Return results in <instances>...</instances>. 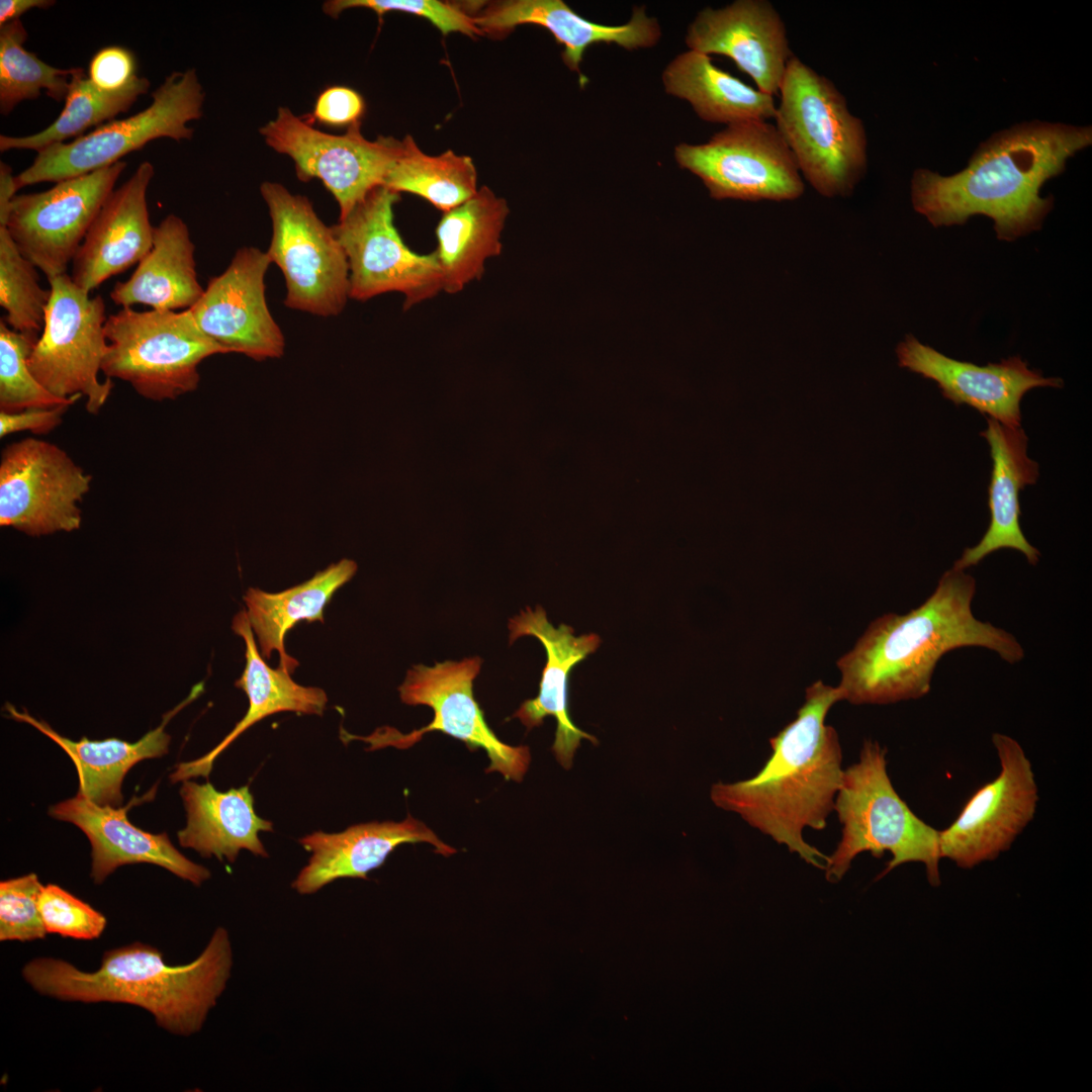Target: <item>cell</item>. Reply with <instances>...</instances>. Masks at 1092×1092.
Here are the masks:
<instances>
[{"instance_id": "1", "label": "cell", "mask_w": 1092, "mask_h": 1092, "mask_svg": "<svg viewBox=\"0 0 1092 1092\" xmlns=\"http://www.w3.org/2000/svg\"><path fill=\"white\" fill-rule=\"evenodd\" d=\"M976 590V579L952 566L920 606L875 619L836 663L841 701L888 705L920 699L929 693L942 656L959 648H986L1007 663L1021 661L1024 648L1014 635L975 617Z\"/></svg>"}, {"instance_id": "2", "label": "cell", "mask_w": 1092, "mask_h": 1092, "mask_svg": "<svg viewBox=\"0 0 1092 1092\" xmlns=\"http://www.w3.org/2000/svg\"><path fill=\"white\" fill-rule=\"evenodd\" d=\"M1090 126L1026 122L982 143L961 172L941 176L917 169L911 180L914 209L934 226L963 224L973 215L993 219L997 238L1013 241L1040 229L1053 208L1043 183L1068 159L1091 145Z\"/></svg>"}, {"instance_id": "3", "label": "cell", "mask_w": 1092, "mask_h": 1092, "mask_svg": "<svg viewBox=\"0 0 1092 1092\" xmlns=\"http://www.w3.org/2000/svg\"><path fill=\"white\" fill-rule=\"evenodd\" d=\"M839 701L837 687L815 681L807 688L795 720L769 738L772 752L759 771L711 789L716 806L739 814L751 827L819 869H824L827 856L804 839L803 831L826 827L842 782L839 738L825 724Z\"/></svg>"}, {"instance_id": "4", "label": "cell", "mask_w": 1092, "mask_h": 1092, "mask_svg": "<svg viewBox=\"0 0 1092 1092\" xmlns=\"http://www.w3.org/2000/svg\"><path fill=\"white\" fill-rule=\"evenodd\" d=\"M233 967L230 932L218 926L198 957L184 965H169L159 948L133 941L105 950L92 972L63 959L37 957L24 964L21 977L33 991L55 1000L140 1007L166 1032L188 1037L203 1028Z\"/></svg>"}, {"instance_id": "5", "label": "cell", "mask_w": 1092, "mask_h": 1092, "mask_svg": "<svg viewBox=\"0 0 1092 1092\" xmlns=\"http://www.w3.org/2000/svg\"><path fill=\"white\" fill-rule=\"evenodd\" d=\"M841 838L825 861L826 879L837 882L854 857L892 855L883 878L907 862H921L931 886L940 885L939 830L920 819L896 792L887 770V748L866 739L856 762L843 771L834 810Z\"/></svg>"}, {"instance_id": "6", "label": "cell", "mask_w": 1092, "mask_h": 1092, "mask_svg": "<svg viewBox=\"0 0 1092 1092\" xmlns=\"http://www.w3.org/2000/svg\"><path fill=\"white\" fill-rule=\"evenodd\" d=\"M776 127L797 167L825 197L847 196L867 169V136L860 118L826 77L798 57L789 60L779 90Z\"/></svg>"}, {"instance_id": "7", "label": "cell", "mask_w": 1092, "mask_h": 1092, "mask_svg": "<svg viewBox=\"0 0 1092 1092\" xmlns=\"http://www.w3.org/2000/svg\"><path fill=\"white\" fill-rule=\"evenodd\" d=\"M104 332L108 348L101 371L155 401L194 391L200 381L199 364L212 355L228 354L199 329L190 309L122 307L106 318Z\"/></svg>"}, {"instance_id": "8", "label": "cell", "mask_w": 1092, "mask_h": 1092, "mask_svg": "<svg viewBox=\"0 0 1092 1092\" xmlns=\"http://www.w3.org/2000/svg\"><path fill=\"white\" fill-rule=\"evenodd\" d=\"M203 101L194 69L173 72L152 93V103L143 111L101 124L73 142L38 151L33 163L16 175L17 187L58 183L92 173L160 138L189 140L193 129L187 123L202 116Z\"/></svg>"}, {"instance_id": "9", "label": "cell", "mask_w": 1092, "mask_h": 1092, "mask_svg": "<svg viewBox=\"0 0 1092 1092\" xmlns=\"http://www.w3.org/2000/svg\"><path fill=\"white\" fill-rule=\"evenodd\" d=\"M260 192L272 223L266 253L283 273L284 304L320 316L338 315L350 298L349 264L332 226L307 197L280 183L263 182Z\"/></svg>"}, {"instance_id": "10", "label": "cell", "mask_w": 1092, "mask_h": 1092, "mask_svg": "<svg viewBox=\"0 0 1092 1092\" xmlns=\"http://www.w3.org/2000/svg\"><path fill=\"white\" fill-rule=\"evenodd\" d=\"M51 297L46 322L29 358L35 379L60 398L86 397L89 414H98L107 401L113 381L98 373L108 344L104 325L105 303L75 284L67 273L49 279Z\"/></svg>"}, {"instance_id": "11", "label": "cell", "mask_w": 1092, "mask_h": 1092, "mask_svg": "<svg viewBox=\"0 0 1092 1092\" xmlns=\"http://www.w3.org/2000/svg\"><path fill=\"white\" fill-rule=\"evenodd\" d=\"M399 198V193L377 187L332 225L348 260L350 298L365 301L399 292L408 309L443 291L436 254L411 250L394 225L393 206Z\"/></svg>"}, {"instance_id": "12", "label": "cell", "mask_w": 1092, "mask_h": 1092, "mask_svg": "<svg viewBox=\"0 0 1092 1092\" xmlns=\"http://www.w3.org/2000/svg\"><path fill=\"white\" fill-rule=\"evenodd\" d=\"M361 125L357 121L345 133L332 134L288 107H279L275 118L259 131L271 149L291 158L300 181L323 182L338 202L342 219L372 190L383 186L402 151V140L379 135L369 141Z\"/></svg>"}, {"instance_id": "13", "label": "cell", "mask_w": 1092, "mask_h": 1092, "mask_svg": "<svg viewBox=\"0 0 1092 1092\" xmlns=\"http://www.w3.org/2000/svg\"><path fill=\"white\" fill-rule=\"evenodd\" d=\"M674 159L703 181L714 199L784 201L804 193L791 150L766 120L729 124L704 144L680 143Z\"/></svg>"}, {"instance_id": "14", "label": "cell", "mask_w": 1092, "mask_h": 1092, "mask_svg": "<svg viewBox=\"0 0 1092 1092\" xmlns=\"http://www.w3.org/2000/svg\"><path fill=\"white\" fill-rule=\"evenodd\" d=\"M479 656L461 661L447 660L433 666L414 665L399 686L402 703L429 706L434 712L430 724L402 735H378L365 740L373 745L405 748L420 741L425 733L440 731L466 744L470 750L483 749L489 765L486 772H499L507 781L521 782L531 761L528 746H512L493 733L473 695V681L481 668Z\"/></svg>"}, {"instance_id": "15", "label": "cell", "mask_w": 1092, "mask_h": 1092, "mask_svg": "<svg viewBox=\"0 0 1092 1092\" xmlns=\"http://www.w3.org/2000/svg\"><path fill=\"white\" fill-rule=\"evenodd\" d=\"M991 740L999 775L981 786L953 822L939 830L940 857L965 870L1007 851L1032 821L1039 799L1031 761L1020 743L999 732Z\"/></svg>"}, {"instance_id": "16", "label": "cell", "mask_w": 1092, "mask_h": 1092, "mask_svg": "<svg viewBox=\"0 0 1092 1092\" xmlns=\"http://www.w3.org/2000/svg\"><path fill=\"white\" fill-rule=\"evenodd\" d=\"M92 476L59 446L26 438L6 446L0 461V525L30 536L71 532Z\"/></svg>"}, {"instance_id": "17", "label": "cell", "mask_w": 1092, "mask_h": 1092, "mask_svg": "<svg viewBox=\"0 0 1092 1092\" xmlns=\"http://www.w3.org/2000/svg\"><path fill=\"white\" fill-rule=\"evenodd\" d=\"M126 168L125 161L16 195L6 229L20 253L48 280L67 273L92 222Z\"/></svg>"}, {"instance_id": "18", "label": "cell", "mask_w": 1092, "mask_h": 1092, "mask_svg": "<svg viewBox=\"0 0 1092 1092\" xmlns=\"http://www.w3.org/2000/svg\"><path fill=\"white\" fill-rule=\"evenodd\" d=\"M270 264L267 253L258 248L239 249L189 308L199 329L228 353L257 361L284 353V335L266 301L265 275Z\"/></svg>"}, {"instance_id": "19", "label": "cell", "mask_w": 1092, "mask_h": 1092, "mask_svg": "<svg viewBox=\"0 0 1092 1092\" xmlns=\"http://www.w3.org/2000/svg\"><path fill=\"white\" fill-rule=\"evenodd\" d=\"M686 43L692 51L730 58L759 91L771 96L779 93L793 57L785 23L766 0L704 8L689 25Z\"/></svg>"}, {"instance_id": "20", "label": "cell", "mask_w": 1092, "mask_h": 1092, "mask_svg": "<svg viewBox=\"0 0 1092 1092\" xmlns=\"http://www.w3.org/2000/svg\"><path fill=\"white\" fill-rule=\"evenodd\" d=\"M898 364L935 381L943 397L968 404L1008 427H1020V401L1034 387H1062L1060 378H1045L1019 356L978 366L946 357L909 335L897 348Z\"/></svg>"}, {"instance_id": "21", "label": "cell", "mask_w": 1092, "mask_h": 1092, "mask_svg": "<svg viewBox=\"0 0 1092 1092\" xmlns=\"http://www.w3.org/2000/svg\"><path fill=\"white\" fill-rule=\"evenodd\" d=\"M509 630L511 644L522 636L536 637L543 644L547 658L537 697L526 700L512 718H518L531 730L540 726L545 717L553 716L557 727L552 751L557 761L569 769L582 739L594 744L599 741L576 727L569 717L568 676L578 662L598 649L601 638L595 633L574 636L573 629L565 624L555 628L540 606L534 611L527 607L510 619Z\"/></svg>"}, {"instance_id": "22", "label": "cell", "mask_w": 1092, "mask_h": 1092, "mask_svg": "<svg viewBox=\"0 0 1092 1092\" xmlns=\"http://www.w3.org/2000/svg\"><path fill=\"white\" fill-rule=\"evenodd\" d=\"M124 807L101 806L77 795L52 806L49 814L79 827L88 837L91 851V879L102 884L123 864L147 862L159 866L178 878L200 886L210 878L205 867L179 852L166 833L153 834L132 825L126 816L135 802Z\"/></svg>"}, {"instance_id": "23", "label": "cell", "mask_w": 1092, "mask_h": 1092, "mask_svg": "<svg viewBox=\"0 0 1092 1092\" xmlns=\"http://www.w3.org/2000/svg\"><path fill=\"white\" fill-rule=\"evenodd\" d=\"M155 170L139 165L107 197L73 259L72 279L87 292L139 264L153 246L147 191Z\"/></svg>"}, {"instance_id": "24", "label": "cell", "mask_w": 1092, "mask_h": 1092, "mask_svg": "<svg viewBox=\"0 0 1092 1092\" xmlns=\"http://www.w3.org/2000/svg\"><path fill=\"white\" fill-rule=\"evenodd\" d=\"M473 18L483 34L507 33L521 24H536L548 29L563 44L562 60L569 70L578 73L581 87L587 79L580 71V63L589 46L615 43L632 51L651 48L661 36L657 20L646 14L644 6L635 7L630 20L620 25L585 19L562 0L492 2Z\"/></svg>"}, {"instance_id": "25", "label": "cell", "mask_w": 1092, "mask_h": 1092, "mask_svg": "<svg viewBox=\"0 0 1092 1092\" xmlns=\"http://www.w3.org/2000/svg\"><path fill=\"white\" fill-rule=\"evenodd\" d=\"M299 843L311 856L291 887L300 895L314 894L326 885L343 878L367 879L387 856L404 843L425 842L436 852L450 855L456 849L443 842L425 823L407 815L399 822H368L353 825L343 832H313Z\"/></svg>"}, {"instance_id": "26", "label": "cell", "mask_w": 1092, "mask_h": 1092, "mask_svg": "<svg viewBox=\"0 0 1092 1092\" xmlns=\"http://www.w3.org/2000/svg\"><path fill=\"white\" fill-rule=\"evenodd\" d=\"M987 424L981 435L990 446L993 462L988 499L990 524L979 543L966 548L952 566L967 570L1004 548L1019 551L1030 565H1036L1040 552L1020 528L1019 492L1035 483L1038 464L1027 456L1028 439L1021 427H1008L991 418Z\"/></svg>"}, {"instance_id": "27", "label": "cell", "mask_w": 1092, "mask_h": 1092, "mask_svg": "<svg viewBox=\"0 0 1092 1092\" xmlns=\"http://www.w3.org/2000/svg\"><path fill=\"white\" fill-rule=\"evenodd\" d=\"M232 628L246 645V665L236 687L243 690L249 701L247 713L223 740L208 753L176 765L170 775L173 783L196 777L208 778L217 756L244 731L267 716L280 712L323 715L328 703L324 690L296 684L284 669L270 667L260 653L246 611L234 618Z\"/></svg>"}, {"instance_id": "28", "label": "cell", "mask_w": 1092, "mask_h": 1092, "mask_svg": "<svg viewBox=\"0 0 1092 1092\" xmlns=\"http://www.w3.org/2000/svg\"><path fill=\"white\" fill-rule=\"evenodd\" d=\"M180 796L187 814L186 827L178 831L183 847L229 862L242 849L268 856L259 832L272 831L273 823L255 813L249 786L219 792L208 782L200 785L187 780Z\"/></svg>"}, {"instance_id": "29", "label": "cell", "mask_w": 1092, "mask_h": 1092, "mask_svg": "<svg viewBox=\"0 0 1092 1092\" xmlns=\"http://www.w3.org/2000/svg\"><path fill=\"white\" fill-rule=\"evenodd\" d=\"M202 690V682L196 685L185 701L164 715L159 727L149 731L136 742L117 738L92 741L86 737L73 741L57 733L46 722L36 720L26 712H19L9 704L6 705V710L12 718L30 724L66 751L78 772V794L101 806L120 807L121 784L126 772L143 759L160 757L168 752L171 737L165 731L166 725Z\"/></svg>"}, {"instance_id": "30", "label": "cell", "mask_w": 1092, "mask_h": 1092, "mask_svg": "<svg viewBox=\"0 0 1092 1092\" xmlns=\"http://www.w3.org/2000/svg\"><path fill=\"white\" fill-rule=\"evenodd\" d=\"M195 246L187 224L167 215L154 230L153 246L131 276L115 283L110 297L116 305L144 304L156 310L191 308L204 288L197 279Z\"/></svg>"}, {"instance_id": "31", "label": "cell", "mask_w": 1092, "mask_h": 1092, "mask_svg": "<svg viewBox=\"0 0 1092 1092\" xmlns=\"http://www.w3.org/2000/svg\"><path fill=\"white\" fill-rule=\"evenodd\" d=\"M510 213L508 202L486 186L444 212L436 228V254L443 291L454 294L479 280L487 260L503 250L502 234Z\"/></svg>"}, {"instance_id": "32", "label": "cell", "mask_w": 1092, "mask_h": 1092, "mask_svg": "<svg viewBox=\"0 0 1092 1092\" xmlns=\"http://www.w3.org/2000/svg\"><path fill=\"white\" fill-rule=\"evenodd\" d=\"M662 83L667 94L687 100L705 121L729 125L776 115L771 95L721 70L703 53L689 50L677 55L665 67Z\"/></svg>"}, {"instance_id": "33", "label": "cell", "mask_w": 1092, "mask_h": 1092, "mask_svg": "<svg viewBox=\"0 0 1092 1092\" xmlns=\"http://www.w3.org/2000/svg\"><path fill=\"white\" fill-rule=\"evenodd\" d=\"M356 570L355 561L341 559L308 580L280 593L250 587L244 601L261 654L268 659L276 650L280 656L278 667L289 673L294 671L298 661L285 651V634L302 621L324 623L325 607L337 589L354 576Z\"/></svg>"}, {"instance_id": "34", "label": "cell", "mask_w": 1092, "mask_h": 1092, "mask_svg": "<svg viewBox=\"0 0 1092 1092\" xmlns=\"http://www.w3.org/2000/svg\"><path fill=\"white\" fill-rule=\"evenodd\" d=\"M150 81L136 76L118 90L97 87L83 68H75L65 106L58 118L43 130L24 136L0 135V151L33 150L36 153L51 145L65 143L72 136H81L92 127L101 125L119 113L125 112L136 99L146 94Z\"/></svg>"}, {"instance_id": "35", "label": "cell", "mask_w": 1092, "mask_h": 1092, "mask_svg": "<svg viewBox=\"0 0 1092 1092\" xmlns=\"http://www.w3.org/2000/svg\"><path fill=\"white\" fill-rule=\"evenodd\" d=\"M383 186L407 192L447 212L471 198L478 190L477 172L470 157L449 150L438 156L425 154L410 134L391 166Z\"/></svg>"}, {"instance_id": "36", "label": "cell", "mask_w": 1092, "mask_h": 1092, "mask_svg": "<svg viewBox=\"0 0 1092 1092\" xmlns=\"http://www.w3.org/2000/svg\"><path fill=\"white\" fill-rule=\"evenodd\" d=\"M27 31L20 19L0 26V112L9 114L41 90L56 101L66 99L75 68L52 67L23 47Z\"/></svg>"}, {"instance_id": "37", "label": "cell", "mask_w": 1092, "mask_h": 1092, "mask_svg": "<svg viewBox=\"0 0 1092 1092\" xmlns=\"http://www.w3.org/2000/svg\"><path fill=\"white\" fill-rule=\"evenodd\" d=\"M35 266L18 250L5 226H0V305L14 331L40 337L51 289L41 288Z\"/></svg>"}, {"instance_id": "38", "label": "cell", "mask_w": 1092, "mask_h": 1092, "mask_svg": "<svg viewBox=\"0 0 1092 1092\" xmlns=\"http://www.w3.org/2000/svg\"><path fill=\"white\" fill-rule=\"evenodd\" d=\"M39 337L16 332L0 321V411L15 413L73 404L81 395L60 398L32 375L28 358Z\"/></svg>"}, {"instance_id": "39", "label": "cell", "mask_w": 1092, "mask_h": 1092, "mask_svg": "<svg viewBox=\"0 0 1092 1092\" xmlns=\"http://www.w3.org/2000/svg\"><path fill=\"white\" fill-rule=\"evenodd\" d=\"M43 885L34 873L0 883V941L31 942L49 934L39 911Z\"/></svg>"}, {"instance_id": "40", "label": "cell", "mask_w": 1092, "mask_h": 1092, "mask_svg": "<svg viewBox=\"0 0 1092 1092\" xmlns=\"http://www.w3.org/2000/svg\"><path fill=\"white\" fill-rule=\"evenodd\" d=\"M39 911L47 932L63 937L97 939L107 925L101 912L55 884L43 885Z\"/></svg>"}, {"instance_id": "41", "label": "cell", "mask_w": 1092, "mask_h": 1092, "mask_svg": "<svg viewBox=\"0 0 1092 1092\" xmlns=\"http://www.w3.org/2000/svg\"><path fill=\"white\" fill-rule=\"evenodd\" d=\"M351 8H367L379 16L387 12L415 14L431 21L443 34L483 35L472 15L457 5L438 0H330L323 5L324 12L334 18Z\"/></svg>"}, {"instance_id": "42", "label": "cell", "mask_w": 1092, "mask_h": 1092, "mask_svg": "<svg viewBox=\"0 0 1092 1092\" xmlns=\"http://www.w3.org/2000/svg\"><path fill=\"white\" fill-rule=\"evenodd\" d=\"M365 111L363 97L354 89L335 85L323 90L314 103L309 121L329 126H350L361 121Z\"/></svg>"}, {"instance_id": "43", "label": "cell", "mask_w": 1092, "mask_h": 1092, "mask_svg": "<svg viewBox=\"0 0 1092 1092\" xmlns=\"http://www.w3.org/2000/svg\"><path fill=\"white\" fill-rule=\"evenodd\" d=\"M135 69V59L130 51L119 46H110L93 56L88 77L97 87L113 91L130 83L136 77Z\"/></svg>"}, {"instance_id": "44", "label": "cell", "mask_w": 1092, "mask_h": 1092, "mask_svg": "<svg viewBox=\"0 0 1092 1092\" xmlns=\"http://www.w3.org/2000/svg\"><path fill=\"white\" fill-rule=\"evenodd\" d=\"M72 404L48 408H29L15 413L0 411V437L16 432L29 431L47 434L57 428Z\"/></svg>"}, {"instance_id": "45", "label": "cell", "mask_w": 1092, "mask_h": 1092, "mask_svg": "<svg viewBox=\"0 0 1092 1092\" xmlns=\"http://www.w3.org/2000/svg\"><path fill=\"white\" fill-rule=\"evenodd\" d=\"M16 176L13 175L11 167L4 163H0V226H6L8 213L12 200L16 196V191L19 190L16 184Z\"/></svg>"}, {"instance_id": "46", "label": "cell", "mask_w": 1092, "mask_h": 1092, "mask_svg": "<svg viewBox=\"0 0 1092 1092\" xmlns=\"http://www.w3.org/2000/svg\"><path fill=\"white\" fill-rule=\"evenodd\" d=\"M55 4L52 0H1L0 1V26L7 22L17 20L19 17L33 8H48Z\"/></svg>"}]
</instances>
